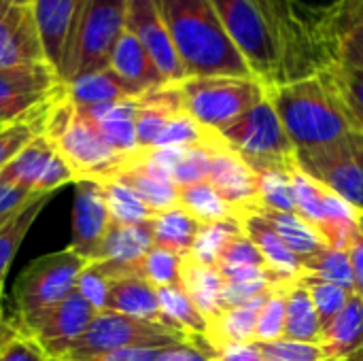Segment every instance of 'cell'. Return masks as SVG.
<instances>
[{"instance_id":"43","label":"cell","mask_w":363,"mask_h":361,"mask_svg":"<svg viewBox=\"0 0 363 361\" xmlns=\"http://www.w3.org/2000/svg\"><path fill=\"white\" fill-rule=\"evenodd\" d=\"M211 136H213V132H211ZM211 136L202 145H191V147L181 149L179 162L174 164L172 174H170V179L177 187H187V185H194V183L208 179V170H211V147H208V143H211Z\"/></svg>"},{"instance_id":"22","label":"cell","mask_w":363,"mask_h":361,"mask_svg":"<svg viewBox=\"0 0 363 361\" xmlns=\"http://www.w3.org/2000/svg\"><path fill=\"white\" fill-rule=\"evenodd\" d=\"M136 151L125 157L123 166L117 170V174L111 181H117L123 187H128L153 213L179 206V187L170 179H166V177L153 172L149 166H145L136 157Z\"/></svg>"},{"instance_id":"23","label":"cell","mask_w":363,"mask_h":361,"mask_svg":"<svg viewBox=\"0 0 363 361\" xmlns=\"http://www.w3.org/2000/svg\"><path fill=\"white\" fill-rule=\"evenodd\" d=\"M108 68L117 77L132 83L145 94L168 85L160 74L157 66L153 64L151 55L147 53V49L138 43V38L130 30H123L121 36L117 38L108 57Z\"/></svg>"},{"instance_id":"28","label":"cell","mask_w":363,"mask_h":361,"mask_svg":"<svg viewBox=\"0 0 363 361\" xmlns=\"http://www.w3.org/2000/svg\"><path fill=\"white\" fill-rule=\"evenodd\" d=\"M181 285L196 309L206 317V321L215 319L221 313L223 279L215 266L200 264L191 255H185L181 266Z\"/></svg>"},{"instance_id":"35","label":"cell","mask_w":363,"mask_h":361,"mask_svg":"<svg viewBox=\"0 0 363 361\" xmlns=\"http://www.w3.org/2000/svg\"><path fill=\"white\" fill-rule=\"evenodd\" d=\"M100 183L102 196L108 206V215L113 223L119 226H140L147 223L153 217V211L138 198L134 196L128 187H123L117 181H96Z\"/></svg>"},{"instance_id":"13","label":"cell","mask_w":363,"mask_h":361,"mask_svg":"<svg viewBox=\"0 0 363 361\" xmlns=\"http://www.w3.org/2000/svg\"><path fill=\"white\" fill-rule=\"evenodd\" d=\"M125 30H130L147 49L168 85L187 79L164 21L160 0H125Z\"/></svg>"},{"instance_id":"39","label":"cell","mask_w":363,"mask_h":361,"mask_svg":"<svg viewBox=\"0 0 363 361\" xmlns=\"http://www.w3.org/2000/svg\"><path fill=\"white\" fill-rule=\"evenodd\" d=\"M238 232H242V228H240V221L236 217L215 221V223H204V226H200L196 243H194V247H191V251L187 255H191L200 264L215 266L223 245Z\"/></svg>"},{"instance_id":"4","label":"cell","mask_w":363,"mask_h":361,"mask_svg":"<svg viewBox=\"0 0 363 361\" xmlns=\"http://www.w3.org/2000/svg\"><path fill=\"white\" fill-rule=\"evenodd\" d=\"M43 136L60 153L77 181H108L123 166L128 155L111 149L81 111L70 102L66 89L47 111Z\"/></svg>"},{"instance_id":"41","label":"cell","mask_w":363,"mask_h":361,"mask_svg":"<svg viewBox=\"0 0 363 361\" xmlns=\"http://www.w3.org/2000/svg\"><path fill=\"white\" fill-rule=\"evenodd\" d=\"M53 104V102H51ZM49 104V106H51ZM49 106L32 117L13 121V123H4L0 126V170L38 134H43V126H45V117Z\"/></svg>"},{"instance_id":"15","label":"cell","mask_w":363,"mask_h":361,"mask_svg":"<svg viewBox=\"0 0 363 361\" xmlns=\"http://www.w3.org/2000/svg\"><path fill=\"white\" fill-rule=\"evenodd\" d=\"M208 147H211V170L206 181L228 202L236 219L247 213H255L259 209L257 172L249 164H245L234 151H230L215 132L211 136Z\"/></svg>"},{"instance_id":"17","label":"cell","mask_w":363,"mask_h":361,"mask_svg":"<svg viewBox=\"0 0 363 361\" xmlns=\"http://www.w3.org/2000/svg\"><path fill=\"white\" fill-rule=\"evenodd\" d=\"M43 62L47 57L32 6L0 0V68Z\"/></svg>"},{"instance_id":"27","label":"cell","mask_w":363,"mask_h":361,"mask_svg":"<svg viewBox=\"0 0 363 361\" xmlns=\"http://www.w3.org/2000/svg\"><path fill=\"white\" fill-rule=\"evenodd\" d=\"M319 347L328 361L345 360L363 349V298L353 294L340 315L321 332Z\"/></svg>"},{"instance_id":"62","label":"cell","mask_w":363,"mask_h":361,"mask_svg":"<svg viewBox=\"0 0 363 361\" xmlns=\"http://www.w3.org/2000/svg\"><path fill=\"white\" fill-rule=\"evenodd\" d=\"M362 228H363V217H362Z\"/></svg>"},{"instance_id":"42","label":"cell","mask_w":363,"mask_h":361,"mask_svg":"<svg viewBox=\"0 0 363 361\" xmlns=\"http://www.w3.org/2000/svg\"><path fill=\"white\" fill-rule=\"evenodd\" d=\"M285 336V291L283 283L270 287L264 304L257 313L255 326V345L274 343Z\"/></svg>"},{"instance_id":"7","label":"cell","mask_w":363,"mask_h":361,"mask_svg":"<svg viewBox=\"0 0 363 361\" xmlns=\"http://www.w3.org/2000/svg\"><path fill=\"white\" fill-rule=\"evenodd\" d=\"M187 334L162 321H147L113 311H102L94 317L89 328L81 338L68 349L62 360L87 361L100 355H108L121 349H157V347H177L191 343Z\"/></svg>"},{"instance_id":"3","label":"cell","mask_w":363,"mask_h":361,"mask_svg":"<svg viewBox=\"0 0 363 361\" xmlns=\"http://www.w3.org/2000/svg\"><path fill=\"white\" fill-rule=\"evenodd\" d=\"M185 77H253L213 0H160Z\"/></svg>"},{"instance_id":"16","label":"cell","mask_w":363,"mask_h":361,"mask_svg":"<svg viewBox=\"0 0 363 361\" xmlns=\"http://www.w3.org/2000/svg\"><path fill=\"white\" fill-rule=\"evenodd\" d=\"M96 315L98 311L79 291H74L36 326L30 340L43 351L45 357H64Z\"/></svg>"},{"instance_id":"33","label":"cell","mask_w":363,"mask_h":361,"mask_svg":"<svg viewBox=\"0 0 363 361\" xmlns=\"http://www.w3.org/2000/svg\"><path fill=\"white\" fill-rule=\"evenodd\" d=\"M160 298V311L162 317L168 326L177 328L179 332L187 334L189 338H204L208 330L206 317L196 309L183 285H172V287H160L157 289Z\"/></svg>"},{"instance_id":"46","label":"cell","mask_w":363,"mask_h":361,"mask_svg":"<svg viewBox=\"0 0 363 361\" xmlns=\"http://www.w3.org/2000/svg\"><path fill=\"white\" fill-rule=\"evenodd\" d=\"M255 347L264 361H328L319 343H298L281 338Z\"/></svg>"},{"instance_id":"48","label":"cell","mask_w":363,"mask_h":361,"mask_svg":"<svg viewBox=\"0 0 363 361\" xmlns=\"http://www.w3.org/2000/svg\"><path fill=\"white\" fill-rule=\"evenodd\" d=\"M108 279L102 277L91 264L85 266V270L81 272L79 277V283H77V291L98 311H106V300H108Z\"/></svg>"},{"instance_id":"56","label":"cell","mask_w":363,"mask_h":361,"mask_svg":"<svg viewBox=\"0 0 363 361\" xmlns=\"http://www.w3.org/2000/svg\"><path fill=\"white\" fill-rule=\"evenodd\" d=\"M300 2H304V4H308V6H313L317 11H330L338 0H300Z\"/></svg>"},{"instance_id":"53","label":"cell","mask_w":363,"mask_h":361,"mask_svg":"<svg viewBox=\"0 0 363 361\" xmlns=\"http://www.w3.org/2000/svg\"><path fill=\"white\" fill-rule=\"evenodd\" d=\"M338 64L363 72V36L347 38L338 45Z\"/></svg>"},{"instance_id":"54","label":"cell","mask_w":363,"mask_h":361,"mask_svg":"<svg viewBox=\"0 0 363 361\" xmlns=\"http://www.w3.org/2000/svg\"><path fill=\"white\" fill-rule=\"evenodd\" d=\"M211 361H264L255 345H234L221 351H215Z\"/></svg>"},{"instance_id":"55","label":"cell","mask_w":363,"mask_h":361,"mask_svg":"<svg viewBox=\"0 0 363 361\" xmlns=\"http://www.w3.org/2000/svg\"><path fill=\"white\" fill-rule=\"evenodd\" d=\"M15 336H17V330L13 328V323L0 321V351H2V347H4L9 340H13Z\"/></svg>"},{"instance_id":"50","label":"cell","mask_w":363,"mask_h":361,"mask_svg":"<svg viewBox=\"0 0 363 361\" xmlns=\"http://www.w3.org/2000/svg\"><path fill=\"white\" fill-rule=\"evenodd\" d=\"M36 194H32V191H28V189H23L19 185L0 181V221L9 219L13 213H17Z\"/></svg>"},{"instance_id":"20","label":"cell","mask_w":363,"mask_h":361,"mask_svg":"<svg viewBox=\"0 0 363 361\" xmlns=\"http://www.w3.org/2000/svg\"><path fill=\"white\" fill-rule=\"evenodd\" d=\"M136 106L138 98L77 109L111 149H115L121 155H130L136 149H140L136 143Z\"/></svg>"},{"instance_id":"2","label":"cell","mask_w":363,"mask_h":361,"mask_svg":"<svg viewBox=\"0 0 363 361\" xmlns=\"http://www.w3.org/2000/svg\"><path fill=\"white\" fill-rule=\"evenodd\" d=\"M266 96L296 151L319 149L363 130L345 102L334 68L266 89Z\"/></svg>"},{"instance_id":"47","label":"cell","mask_w":363,"mask_h":361,"mask_svg":"<svg viewBox=\"0 0 363 361\" xmlns=\"http://www.w3.org/2000/svg\"><path fill=\"white\" fill-rule=\"evenodd\" d=\"M334 74H336L338 87L345 96V102L349 104L353 117L363 128V72L338 64V66H334Z\"/></svg>"},{"instance_id":"49","label":"cell","mask_w":363,"mask_h":361,"mask_svg":"<svg viewBox=\"0 0 363 361\" xmlns=\"http://www.w3.org/2000/svg\"><path fill=\"white\" fill-rule=\"evenodd\" d=\"M47 357L43 355V351L23 336H15L13 340H9L2 351H0V361H45Z\"/></svg>"},{"instance_id":"61","label":"cell","mask_w":363,"mask_h":361,"mask_svg":"<svg viewBox=\"0 0 363 361\" xmlns=\"http://www.w3.org/2000/svg\"><path fill=\"white\" fill-rule=\"evenodd\" d=\"M4 221H6V219H2V221H0V226H2V223H4Z\"/></svg>"},{"instance_id":"21","label":"cell","mask_w":363,"mask_h":361,"mask_svg":"<svg viewBox=\"0 0 363 361\" xmlns=\"http://www.w3.org/2000/svg\"><path fill=\"white\" fill-rule=\"evenodd\" d=\"M245 236L259 249L268 270L277 277L279 283L296 281L302 277V262L291 249L281 240V236L272 230V226L257 213H247L238 217Z\"/></svg>"},{"instance_id":"10","label":"cell","mask_w":363,"mask_h":361,"mask_svg":"<svg viewBox=\"0 0 363 361\" xmlns=\"http://www.w3.org/2000/svg\"><path fill=\"white\" fill-rule=\"evenodd\" d=\"M296 164L363 217V130L319 149L296 151Z\"/></svg>"},{"instance_id":"57","label":"cell","mask_w":363,"mask_h":361,"mask_svg":"<svg viewBox=\"0 0 363 361\" xmlns=\"http://www.w3.org/2000/svg\"><path fill=\"white\" fill-rule=\"evenodd\" d=\"M336 361H363V349L355 351L353 355H349V357H345V360H336Z\"/></svg>"},{"instance_id":"5","label":"cell","mask_w":363,"mask_h":361,"mask_svg":"<svg viewBox=\"0 0 363 361\" xmlns=\"http://www.w3.org/2000/svg\"><path fill=\"white\" fill-rule=\"evenodd\" d=\"M87 262L66 247L30 262L15 283V321L19 336L30 338L36 326L68 296L77 291V283Z\"/></svg>"},{"instance_id":"11","label":"cell","mask_w":363,"mask_h":361,"mask_svg":"<svg viewBox=\"0 0 363 361\" xmlns=\"http://www.w3.org/2000/svg\"><path fill=\"white\" fill-rule=\"evenodd\" d=\"M291 189L296 213L317 230L328 247L347 251L349 240L362 226V215L342 198L300 170L296 162L291 166Z\"/></svg>"},{"instance_id":"18","label":"cell","mask_w":363,"mask_h":361,"mask_svg":"<svg viewBox=\"0 0 363 361\" xmlns=\"http://www.w3.org/2000/svg\"><path fill=\"white\" fill-rule=\"evenodd\" d=\"M111 215L106 200L102 196L100 183L77 181L74 209H72V249L89 264L102 245L108 228Z\"/></svg>"},{"instance_id":"25","label":"cell","mask_w":363,"mask_h":361,"mask_svg":"<svg viewBox=\"0 0 363 361\" xmlns=\"http://www.w3.org/2000/svg\"><path fill=\"white\" fill-rule=\"evenodd\" d=\"M108 300L106 311L147 319V321H164L160 311V298L157 289L145 281L143 277H121V279H108Z\"/></svg>"},{"instance_id":"19","label":"cell","mask_w":363,"mask_h":361,"mask_svg":"<svg viewBox=\"0 0 363 361\" xmlns=\"http://www.w3.org/2000/svg\"><path fill=\"white\" fill-rule=\"evenodd\" d=\"M83 4L85 0H32L30 4L38 26L45 57L57 74L70 47Z\"/></svg>"},{"instance_id":"45","label":"cell","mask_w":363,"mask_h":361,"mask_svg":"<svg viewBox=\"0 0 363 361\" xmlns=\"http://www.w3.org/2000/svg\"><path fill=\"white\" fill-rule=\"evenodd\" d=\"M330 26L336 45L363 36V0H338L330 9Z\"/></svg>"},{"instance_id":"44","label":"cell","mask_w":363,"mask_h":361,"mask_svg":"<svg viewBox=\"0 0 363 361\" xmlns=\"http://www.w3.org/2000/svg\"><path fill=\"white\" fill-rule=\"evenodd\" d=\"M215 268H268V266L259 249L245 236V232H238L219 251Z\"/></svg>"},{"instance_id":"34","label":"cell","mask_w":363,"mask_h":361,"mask_svg":"<svg viewBox=\"0 0 363 361\" xmlns=\"http://www.w3.org/2000/svg\"><path fill=\"white\" fill-rule=\"evenodd\" d=\"M179 206L183 211H187L202 226L234 217L228 202L217 194V189L208 181L179 187Z\"/></svg>"},{"instance_id":"6","label":"cell","mask_w":363,"mask_h":361,"mask_svg":"<svg viewBox=\"0 0 363 361\" xmlns=\"http://www.w3.org/2000/svg\"><path fill=\"white\" fill-rule=\"evenodd\" d=\"M177 87L183 111L208 132L228 128L266 98L255 77H189Z\"/></svg>"},{"instance_id":"36","label":"cell","mask_w":363,"mask_h":361,"mask_svg":"<svg viewBox=\"0 0 363 361\" xmlns=\"http://www.w3.org/2000/svg\"><path fill=\"white\" fill-rule=\"evenodd\" d=\"M302 274H308V277H315V279L340 285V287H345V289L355 294L353 272H351V262H349L347 251L323 247L315 255L302 260Z\"/></svg>"},{"instance_id":"31","label":"cell","mask_w":363,"mask_h":361,"mask_svg":"<svg viewBox=\"0 0 363 361\" xmlns=\"http://www.w3.org/2000/svg\"><path fill=\"white\" fill-rule=\"evenodd\" d=\"M153 245L166 247L170 251H177L181 255H187L196 243V236L200 232V221H196L187 211L181 206L153 213L149 219Z\"/></svg>"},{"instance_id":"1","label":"cell","mask_w":363,"mask_h":361,"mask_svg":"<svg viewBox=\"0 0 363 361\" xmlns=\"http://www.w3.org/2000/svg\"><path fill=\"white\" fill-rule=\"evenodd\" d=\"M213 4L251 74L266 89L338 66L330 11H317L300 0H213Z\"/></svg>"},{"instance_id":"51","label":"cell","mask_w":363,"mask_h":361,"mask_svg":"<svg viewBox=\"0 0 363 361\" xmlns=\"http://www.w3.org/2000/svg\"><path fill=\"white\" fill-rule=\"evenodd\" d=\"M172 347H157V349H121L108 355H100L87 361H164Z\"/></svg>"},{"instance_id":"58","label":"cell","mask_w":363,"mask_h":361,"mask_svg":"<svg viewBox=\"0 0 363 361\" xmlns=\"http://www.w3.org/2000/svg\"><path fill=\"white\" fill-rule=\"evenodd\" d=\"M9 2H15V4H32V0H9Z\"/></svg>"},{"instance_id":"9","label":"cell","mask_w":363,"mask_h":361,"mask_svg":"<svg viewBox=\"0 0 363 361\" xmlns=\"http://www.w3.org/2000/svg\"><path fill=\"white\" fill-rule=\"evenodd\" d=\"M125 30V0H85L60 68L64 85L81 74L108 68L111 51Z\"/></svg>"},{"instance_id":"60","label":"cell","mask_w":363,"mask_h":361,"mask_svg":"<svg viewBox=\"0 0 363 361\" xmlns=\"http://www.w3.org/2000/svg\"><path fill=\"white\" fill-rule=\"evenodd\" d=\"M0 321H4V317H2V296H0Z\"/></svg>"},{"instance_id":"38","label":"cell","mask_w":363,"mask_h":361,"mask_svg":"<svg viewBox=\"0 0 363 361\" xmlns=\"http://www.w3.org/2000/svg\"><path fill=\"white\" fill-rule=\"evenodd\" d=\"M183 257L177 251H170L160 245H151V249L140 260V277L149 281L155 289L181 285V266Z\"/></svg>"},{"instance_id":"40","label":"cell","mask_w":363,"mask_h":361,"mask_svg":"<svg viewBox=\"0 0 363 361\" xmlns=\"http://www.w3.org/2000/svg\"><path fill=\"white\" fill-rule=\"evenodd\" d=\"M296 162V160H294ZM259 172V209H272L283 213H296V200L291 189V166Z\"/></svg>"},{"instance_id":"59","label":"cell","mask_w":363,"mask_h":361,"mask_svg":"<svg viewBox=\"0 0 363 361\" xmlns=\"http://www.w3.org/2000/svg\"><path fill=\"white\" fill-rule=\"evenodd\" d=\"M45 361H68V360H62V357H47Z\"/></svg>"},{"instance_id":"30","label":"cell","mask_w":363,"mask_h":361,"mask_svg":"<svg viewBox=\"0 0 363 361\" xmlns=\"http://www.w3.org/2000/svg\"><path fill=\"white\" fill-rule=\"evenodd\" d=\"M51 196L53 194H36L0 226V296H2L4 281H6V274H9V268L13 264L17 249L21 247L23 238L28 236L30 228L43 213Z\"/></svg>"},{"instance_id":"32","label":"cell","mask_w":363,"mask_h":361,"mask_svg":"<svg viewBox=\"0 0 363 361\" xmlns=\"http://www.w3.org/2000/svg\"><path fill=\"white\" fill-rule=\"evenodd\" d=\"M255 213L262 215L272 226V230L291 249V253L300 257V262L315 255L323 247H328L323 238L317 234V230L311 228L298 213H283V211H272V209H257Z\"/></svg>"},{"instance_id":"29","label":"cell","mask_w":363,"mask_h":361,"mask_svg":"<svg viewBox=\"0 0 363 361\" xmlns=\"http://www.w3.org/2000/svg\"><path fill=\"white\" fill-rule=\"evenodd\" d=\"M285 291V336L287 340L298 343H319L321 326L315 304L306 291V287L296 281L283 283Z\"/></svg>"},{"instance_id":"8","label":"cell","mask_w":363,"mask_h":361,"mask_svg":"<svg viewBox=\"0 0 363 361\" xmlns=\"http://www.w3.org/2000/svg\"><path fill=\"white\" fill-rule=\"evenodd\" d=\"M215 134L257 174L274 168H287L296 160V147L291 145L268 96Z\"/></svg>"},{"instance_id":"26","label":"cell","mask_w":363,"mask_h":361,"mask_svg":"<svg viewBox=\"0 0 363 361\" xmlns=\"http://www.w3.org/2000/svg\"><path fill=\"white\" fill-rule=\"evenodd\" d=\"M268 294L228 311H221L215 319L208 321V330L204 340L213 351H221L234 345H255V326L257 313Z\"/></svg>"},{"instance_id":"14","label":"cell","mask_w":363,"mask_h":361,"mask_svg":"<svg viewBox=\"0 0 363 361\" xmlns=\"http://www.w3.org/2000/svg\"><path fill=\"white\" fill-rule=\"evenodd\" d=\"M0 181L32 194H53L62 185L74 183V177L51 143L38 134L0 170Z\"/></svg>"},{"instance_id":"24","label":"cell","mask_w":363,"mask_h":361,"mask_svg":"<svg viewBox=\"0 0 363 361\" xmlns=\"http://www.w3.org/2000/svg\"><path fill=\"white\" fill-rule=\"evenodd\" d=\"M143 94L145 91H140L132 83L117 77L111 68L87 72V74H81L66 83V96L77 106H94V104L134 100V98H140Z\"/></svg>"},{"instance_id":"52","label":"cell","mask_w":363,"mask_h":361,"mask_svg":"<svg viewBox=\"0 0 363 361\" xmlns=\"http://www.w3.org/2000/svg\"><path fill=\"white\" fill-rule=\"evenodd\" d=\"M347 255L351 262V272H353V285H355V294L363 298V228L353 234V238L347 245Z\"/></svg>"},{"instance_id":"12","label":"cell","mask_w":363,"mask_h":361,"mask_svg":"<svg viewBox=\"0 0 363 361\" xmlns=\"http://www.w3.org/2000/svg\"><path fill=\"white\" fill-rule=\"evenodd\" d=\"M66 85L47 62L0 68V126L45 111Z\"/></svg>"},{"instance_id":"37","label":"cell","mask_w":363,"mask_h":361,"mask_svg":"<svg viewBox=\"0 0 363 361\" xmlns=\"http://www.w3.org/2000/svg\"><path fill=\"white\" fill-rule=\"evenodd\" d=\"M298 279L306 287V291H308V296H311V300L315 304V311L319 315V326H321V332H323L325 328H330V323L347 306V302L353 296V291H349V289H345L340 285H334V283L308 277V274H302Z\"/></svg>"}]
</instances>
